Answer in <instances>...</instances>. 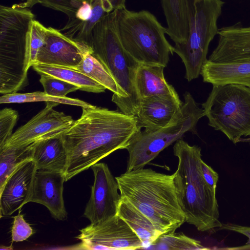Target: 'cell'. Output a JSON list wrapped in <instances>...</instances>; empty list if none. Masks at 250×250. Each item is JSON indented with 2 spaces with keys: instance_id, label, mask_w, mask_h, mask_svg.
I'll list each match as a JSON object with an SVG mask.
<instances>
[{
  "instance_id": "1",
  "label": "cell",
  "mask_w": 250,
  "mask_h": 250,
  "mask_svg": "<svg viewBox=\"0 0 250 250\" xmlns=\"http://www.w3.org/2000/svg\"><path fill=\"white\" fill-rule=\"evenodd\" d=\"M62 134L67 153L65 181L119 149H126L141 131L136 116L92 105Z\"/></svg>"
},
{
  "instance_id": "2",
  "label": "cell",
  "mask_w": 250,
  "mask_h": 250,
  "mask_svg": "<svg viewBox=\"0 0 250 250\" xmlns=\"http://www.w3.org/2000/svg\"><path fill=\"white\" fill-rule=\"evenodd\" d=\"M121 198L147 217L162 235L174 232L186 218L178 200L174 174L140 168L116 177Z\"/></svg>"
},
{
  "instance_id": "3",
  "label": "cell",
  "mask_w": 250,
  "mask_h": 250,
  "mask_svg": "<svg viewBox=\"0 0 250 250\" xmlns=\"http://www.w3.org/2000/svg\"><path fill=\"white\" fill-rule=\"evenodd\" d=\"M173 154L178 159L177 169L173 173L174 183L186 222L200 231L219 229L222 223L219 219L216 191L204 178L201 148L181 138L174 145Z\"/></svg>"
},
{
  "instance_id": "4",
  "label": "cell",
  "mask_w": 250,
  "mask_h": 250,
  "mask_svg": "<svg viewBox=\"0 0 250 250\" xmlns=\"http://www.w3.org/2000/svg\"><path fill=\"white\" fill-rule=\"evenodd\" d=\"M117 32L125 49L137 62L167 66L173 46L167 41V28L146 10L132 11L125 7L115 10Z\"/></svg>"
},
{
  "instance_id": "5",
  "label": "cell",
  "mask_w": 250,
  "mask_h": 250,
  "mask_svg": "<svg viewBox=\"0 0 250 250\" xmlns=\"http://www.w3.org/2000/svg\"><path fill=\"white\" fill-rule=\"evenodd\" d=\"M91 47L93 54L108 70L124 95L120 111L136 116L140 100L135 81L139 63L122 44L116 28L115 10L106 14L94 26Z\"/></svg>"
},
{
  "instance_id": "6",
  "label": "cell",
  "mask_w": 250,
  "mask_h": 250,
  "mask_svg": "<svg viewBox=\"0 0 250 250\" xmlns=\"http://www.w3.org/2000/svg\"><path fill=\"white\" fill-rule=\"evenodd\" d=\"M188 37L184 43L175 44L173 50L184 63L185 77L190 82L199 77L208 60L209 45L218 34L217 22L224 2L222 0H188Z\"/></svg>"
},
{
  "instance_id": "7",
  "label": "cell",
  "mask_w": 250,
  "mask_h": 250,
  "mask_svg": "<svg viewBox=\"0 0 250 250\" xmlns=\"http://www.w3.org/2000/svg\"><path fill=\"white\" fill-rule=\"evenodd\" d=\"M202 106L208 125L234 144L250 136V88L235 83L213 85Z\"/></svg>"
},
{
  "instance_id": "8",
  "label": "cell",
  "mask_w": 250,
  "mask_h": 250,
  "mask_svg": "<svg viewBox=\"0 0 250 250\" xmlns=\"http://www.w3.org/2000/svg\"><path fill=\"white\" fill-rule=\"evenodd\" d=\"M181 115L168 125L156 130L141 131L130 142L126 171L142 168L149 164L164 149L181 139L188 131L197 134L199 119L205 116L188 92L184 94Z\"/></svg>"
},
{
  "instance_id": "9",
  "label": "cell",
  "mask_w": 250,
  "mask_h": 250,
  "mask_svg": "<svg viewBox=\"0 0 250 250\" xmlns=\"http://www.w3.org/2000/svg\"><path fill=\"white\" fill-rule=\"evenodd\" d=\"M35 15L27 8L0 6V71L10 77L25 72L26 35Z\"/></svg>"
},
{
  "instance_id": "10",
  "label": "cell",
  "mask_w": 250,
  "mask_h": 250,
  "mask_svg": "<svg viewBox=\"0 0 250 250\" xmlns=\"http://www.w3.org/2000/svg\"><path fill=\"white\" fill-rule=\"evenodd\" d=\"M77 249L82 250H136L144 244L129 226L118 215L80 229Z\"/></svg>"
},
{
  "instance_id": "11",
  "label": "cell",
  "mask_w": 250,
  "mask_h": 250,
  "mask_svg": "<svg viewBox=\"0 0 250 250\" xmlns=\"http://www.w3.org/2000/svg\"><path fill=\"white\" fill-rule=\"evenodd\" d=\"M45 107L25 125L19 127L5 142L2 147H19L37 141L63 133L75 120L53 107L60 104L46 102Z\"/></svg>"
},
{
  "instance_id": "12",
  "label": "cell",
  "mask_w": 250,
  "mask_h": 250,
  "mask_svg": "<svg viewBox=\"0 0 250 250\" xmlns=\"http://www.w3.org/2000/svg\"><path fill=\"white\" fill-rule=\"evenodd\" d=\"M91 168L94 180L83 216L95 224L118 215L121 197L118 183L107 164L97 163Z\"/></svg>"
},
{
  "instance_id": "13",
  "label": "cell",
  "mask_w": 250,
  "mask_h": 250,
  "mask_svg": "<svg viewBox=\"0 0 250 250\" xmlns=\"http://www.w3.org/2000/svg\"><path fill=\"white\" fill-rule=\"evenodd\" d=\"M93 51L88 45L76 41L60 30L47 28L45 44L40 49L36 62L66 67L78 65L84 55Z\"/></svg>"
},
{
  "instance_id": "14",
  "label": "cell",
  "mask_w": 250,
  "mask_h": 250,
  "mask_svg": "<svg viewBox=\"0 0 250 250\" xmlns=\"http://www.w3.org/2000/svg\"><path fill=\"white\" fill-rule=\"evenodd\" d=\"M33 159L20 165L8 177L0 190V216L12 215L29 203L36 173Z\"/></svg>"
},
{
  "instance_id": "15",
  "label": "cell",
  "mask_w": 250,
  "mask_h": 250,
  "mask_svg": "<svg viewBox=\"0 0 250 250\" xmlns=\"http://www.w3.org/2000/svg\"><path fill=\"white\" fill-rule=\"evenodd\" d=\"M183 104L178 94L157 95L141 99L136 116L138 125L146 130L164 127L181 115Z\"/></svg>"
},
{
  "instance_id": "16",
  "label": "cell",
  "mask_w": 250,
  "mask_h": 250,
  "mask_svg": "<svg viewBox=\"0 0 250 250\" xmlns=\"http://www.w3.org/2000/svg\"><path fill=\"white\" fill-rule=\"evenodd\" d=\"M64 174L51 170H38L36 173L29 202L46 207L57 220L67 218L63 197Z\"/></svg>"
},
{
  "instance_id": "17",
  "label": "cell",
  "mask_w": 250,
  "mask_h": 250,
  "mask_svg": "<svg viewBox=\"0 0 250 250\" xmlns=\"http://www.w3.org/2000/svg\"><path fill=\"white\" fill-rule=\"evenodd\" d=\"M217 34V45L208 60L215 62H250V27H222Z\"/></svg>"
},
{
  "instance_id": "18",
  "label": "cell",
  "mask_w": 250,
  "mask_h": 250,
  "mask_svg": "<svg viewBox=\"0 0 250 250\" xmlns=\"http://www.w3.org/2000/svg\"><path fill=\"white\" fill-rule=\"evenodd\" d=\"M200 75L204 82L213 85L235 83L250 88V62H215L207 60Z\"/></svg>"
},
{
  "instance_id": "19",
  "label": "cell",
  "mask_w": 250,
  "mask_h": 250,
  "mask_svg": "<svg viewBox=\"0 0 250 250\" xmlns=\"http://www.w3.org/2000/svg\"><path fill=\"white\" fill-rule=\"evenodd\" d=\"M62 134L34 143L32 159L37 170L54 171L65 174L68 158Z\"/></svg>"
},
{
  "instance_id": "20",
  "label": "cell",
  "mask_w": 250,
  "mask_h": 250,
  "mask_svg": "<svg viewBox=\"0 0 250 250\" xmlns=\"http://www.w3.org/2000/svg\"><path fill=\"white\" fill-rule=\"evenodd\" d=\"M163 65L139 63L135 75V87L141 99L157 95L178 94L164 77Z\"/></svg>"
},
{
  "instance_id": "21",
  "label": "cell",
  "mask_w": 250,
  "mask_h": 250,
  "mask_svg": "<svg viewBox=\"0 0 250 250\" xmlns=\"http://www.w3.org/2000/svg\"><path fill=\"white\" fill-rule=\"evenodd\" d=\"M167 23V34L174 42H185L189 35V14L188 0H161Z\"/></svg>"
},
{
  "instance_id": "22",
  "label": "cell",
  "mask_w": 250,
  "mask_h": 250,
  "mask_svg": "<svg viewBox=\"0 0 250 250\" xmlns=\"http://www.w3.org/2000/svg\"><path fill=\"white\" fill-rule=\"evenodd\" d=\"M81 72L104 86L113 93L112 101L121 110L124 95L117 83L103 63L95 56L93 51L86 53L77 66L69 67Z\"/></svg>"
},
{
  "instance_id": "23",
  "label": "cell",
  "mask_w": 250,
  "mask_h": 250,
  "mask_svg": "<svg viewBox=\"0 0 250 250\" xmlns=\"http://www.w3.org/2000/svg\"><path fill=\"white\" fill-rule=\"evenodd\" d=\"M118 215L129 226L143 244H154L162 235L147 217L123 198L119 204Z\"/></svg>"
},
{
  "instance_id": "24",
  "label": "cell",
  "mask_w": 250,
  "mask_h": 250,
  "mask_svg": "<svg viewBox=\"0 0 250 250\" xmlns=\"http://www.w3.org/2000/svg\"><path fill=\"white\" fill-rule=\"evenodd\" d=\"M39 74L50 76L78 86L79 90L92 93L104 92L106 88L94 79L69 67L35 63L32 66Z\"/></svg>"
},
{
  "instance_id": "25",
  "label": "cell",
  "mask_w": 250,
  "mask_h": 250,
  "mask_svg": "<svg viewBox=\"0 0 250 250\" xmlns=\"http://www.w3.org/2000/svg\"><path fill=\"white\" fill-rule=\"evenodd\" d=\"M34 143L19 147L0 149V190L10 175L22 164L32 159Z\"/></svg>"
},
{
  "instance_id": "26",
  "label": "cell",
  "mask_w": 250,
  "mask_h": 250,
  "mask_svg": "<svg viewBox=\"0 0 250 250\" xmlns=\"http://www.w3.org/2000/svg\"><path fill=\"white\" fill-rule=\"evenodd\" d=\"M92 5L91 19L86 22L80 23L76 38L89 43L92 40V31L95 25L106 14L125 7L126 0H87Z\"/></svg>"
},
{
  "instance_id": "27",
  "label": "cell",
  "mask_w": 250,
  "mask_h": 250,
  "mask_svg": "<svg viewBox=\"0 0 250 250\" xmlns=\"http://www.w3.org/2000/svg\"><path fill=\"white\" fill-rule=\"evenodd\" d=\"M52 102L60 104L79 106L82 108L90 107L93 105L78 99L67 97H57L45 93L36 91L27 93H11L4 94L0 98V104H21L36 102Z\"/></svg>"
},
{
  "instance_id": "28",
  "label": "cell",
  "mask_w": 250,
  "mask_h": 250,
  "mask_svg": "<svg viewBox=\"0 0 250 250\" xmlns=\"http://www.w3.org/2000/svg\"><path fill=\"white\" fill-rule=\"evenodd\" d=\"M47 32V28L39 21L34 19L31 21L26 35L25 62L26 71L36 62L39 51L45 43Z\"/></svg>"
},
{
  "instance_id": "29",
  "label": "cell",
  "mask_w": 250,
  "mask_h": 250,
  "mask_svg": "<svg viewBox=\"0 0 250 250\" xmlns=\"http://www.w3.org/2000/svg\"><path fill=\"white\" fill-rule=\"evenodd\" d=\"M158 249L172 250H208L201 242L183 232H173L161 235L157 240Z\"/></svg>"
},
{
  "instance_id": "30",
  "label": "cell",
  "mask_w": 250,
  "mask_h": 250,
  "mask_svg": "<svg viewBox=\"0 0 250 250\" xmlns=\"http://www.w3.org/2000/svg\"><path fill=\"white\" fill-rule=\"evenodd\" d=\"M40 82L44 92L50 95L57 97H64L71 92L79 90V87L62 79L48 75H41Z\"/></svg>"
},
{
  "instance_id": "31",
  "label": "cell",
  "mask_w": 250,
  "mask_h": 250,
  "mask_svg": "<svg viewBox=\"0 0 250 250\" xmlns=\"http://www.w3.org/2000/svg\"><path fill=\"white\" fill-rule=\"evenodd\" d=\"M38 3L65 14L68 21L76 20V13L84 0H38Z\"/></svg>"
},
{
  "instance_id": "32",
  "label": "cell",
  "mask_w": 250,
  "mask_h": 250,
  "mask_svg": "<svg viewBox=\"0 0 250 250\" xmlns=\"http://www.w3.org/2000/svg\"><path fill=\"white\" fill-rule=\"evenodd\" d=\"M18 118L17 111L5 108L0 111V148L12 135V131Z\"/></svg>"
},
{
  "instance_id": "33",
  "label": "cell",
  "mask_w": 250,
  "mask_h": 250,
  "mask_svg": "<svg viewBox=\"0 0 250 250\" xmlns=\"http://www.w3.org/2000/svg\"><path fill=\"white\" fill-rule=\"evenodd\" d=\"M33 233L30 225L25 221L23 215L19 213L14 217L11 229L12 242H22L28 238Z\"/></svg>"
},
{
  "instance_id": "34",
  "label": "cell",
  "mask_w": 250,
  "mask_h": 250,
  "mask_svg": "<svg viewBox=\"0 0 250 250\" xmlns=\"http://www.w3.org/2000/svg\"><path fill=\"white\" fill-rule=\"evenodd\" d=\"M218 230H228L237 233H241L248 237V240L245 246L240 247L228 248V249H250V227L243 226L235 224L228 223H222V226L218 229Z\"/></svg>"
},
{
  "instance_id": "35",
  "label": "cell",
  "mask_w": 250,
  "mask_h": 250,
  "mask_svg": "<svg viewBox=\"0 0 250 250\" xmlns=\"http://www.w3.org/2000/svg\"><path fill=\"white\" fill-rule=\"evenodd\" d=\"M201 168L206 182L212 190L216 191V185L219 178L218 173L202 160L201 161Z\"/></svg>"
},
{
  "instance_id": "36",
  "label": "cell",
  "mask_w": 250,
  "mask_h": 250,
  "mask_svg": "<svg viewBox=\"0 0 250 250\" xmlns=\"http://www.w3.org/2000/svg\"><path fill=\"white\" fill-rule=\"evenodd\" d=\"M93 8L91 4L84 0L76 13V19L81 22L88 21L92 16Z\"/></svg>"
},
{
  "instance_id": "37",
  "label": "cell",
  "mask_w": 250,
  "mask_h": 250,
  "mask_svg": "<svg viewBox=\"0 0 250 250\" xmlns=\"http://www.w3.org/2000/svg\"><path fill=\"white\" fill-rule=\"evenodd\" d=\"M38 3V0H26L22 3L19 4H14L13 5L14 6L18 7L20 8H28L32 7L35 4Z\"/></svg>"
},
{
  "instance_id": "38",
  "label": "cell",
  "mask_w": 250,
  "mask_h": 250,
  "mask_svg": "<svg viewBox=\"0 0 250 250\" xmlns=\"http://www.w3.org/2000/svg\"><path fill=\"white\" fill-rule=\"evenodd\" d=\"M11 249H12V248L11 247H10L9 248V247H5V246H4L3 247L0 248V250H11Z\"/></svg>"
}]
</instances>
